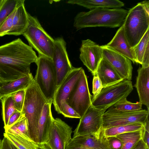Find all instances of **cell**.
Returning a JSON list of instances; mask_svg holds the SVG:
<instances>
[{
  "label": "cell",
  "instance_id": "6da1fadb",
  "mask_svg": "<svg viewBox=\"0 0 149 149\" xmlns=\"http://www.w3.org/2000/svg\"><path fill=\"white\" fill-rule=\"evenodd\" d=\"M35 52L18 38L0 46V87L30 73Z\"/></svg>",
  "mask_w": 149,
  "mask_h": 149
},
{
  "label": "cell",
  "instance_id": "7a4b0ae2",
  "mask_svg": "<svg viewBox=\"0 0 149 149\" xmlns=\"http://www.w3.org/2000/svg\"><path fill=\"white\" fill-rule=\"evenodd\" d=\"M128 12L121 8H96L80 12L74 18L73 26L77 30L89 27H119L123 24Z\"/></svg>",
  "mask_w": 149,
  "mask_h": 149
},
{
  "label": "cell",
  "instance_id": "3957f363",
  "mask_svg": "<svg viewBox=\"0 0 149 149\" xmlns=\"http://www.w3.org/2000/svg\"><path fill=\"white\" fill-rule=\"evenodd\" d=\"M49 102H50L44 96L33 79L25 89L21 113L27 119L29 136L32 141L36 143L38 122L44 105Z\"/></svg>",
  "mask_w": 149,
  "mask_h": 149
},
{
  "label": "cell",
  "instance_id": "277c9868",
  "mask_svg": "<svg viewBox=\"0 0 149 149\" xmlns=\"http://www.w3.org/2000/svg\"><path fill=\"white\" fill-rule=\"evenodd\" d=\"M123 25L127 40L133 48L149 29V13L139 3L128 10Z\"/></svg>",
  "mask_w": 149,
  "mask_h": 149
},
{
  "label": "cell",
  "instance_id": "5b68a950",
  "mask_svg": "<svg viewBox=\"0 0 149 149\" xmlns=\"http://www.w3.org/2000/svg\"><path fill=\"white\" fill-rule=\"evenodd\" d=\"M28 17V24L22 35L29 46L37 52L38 56L52 59L54 39L44 29L36 17L29 13Z\"/></svg>",
  "mask_w": 149,
  "mask_h": 149
},
{
  "label": "cell",
  "instance_id": "8992f818",
  "mask_svg": "<svg viewBox=\"0 0 149 149\" xmlns=\"http://www.w3.org/2000/svg\"><path fill=\"white\" fill-rule=\"evenodd\" d=\"M37 65L34 79L42 92L50 103L57 88L56 74L52 58L38 56L35 62Z\"/></svg>",
  "mask_w": 149,
  "mask_h": 149
},
{
  "label": "cell",
  "instance_id": "52a82bcc",
  "mask_svg": "<svg viewBox=\"0 0 149 149\" xmlns=\"http://www.w3.org/2000/svg\"><path fill=\"white\" fill-rule=\"evenodd\" d=\"M131 80L123 79L103 88L98 95L91 100L94 107L107 109L120 100L126 98L133 90Z\"/></svg>",
  "mask_w": 149,
  "mask_h": 149
},
{
  "label": "cell",
  "instance_id": "ba28073f",
  "mask_svg": "<svg viewBox=\"0 0 149 149\" xmlns=\"http://www.w3.org/2000/svg\"><path fill=\"white\" fill-rule=\"evenodd\" d=\"M109 108L102 115L103 129L136 123L144 124L149 118V108H147V110L142 109L138 111H127Z\"/></svg>",
  "mask_w": 149,
  "mask_h": 149
},
{
  "label": "cell",
  "instance_id": "9c48e42d",
  "mask_svg": "<svg viewBox=\"0 0 149 149\" xmlns=\"http://www.w3.org/2000/svg\"><path fill=\"white\" fill-rule=\"evenodd\" d=\"M92 96L87 77L83 69L79 78L65 101L81 118L91 106Z\"/></svg>",
  "mask_w": 149,
  "mask_h": 149
},
{
  "label": "cell",
  "instance_id": "30bf717a",
  "mask_svg": "<svg viewBox=\"0 0 149 149\" xmlns=\"http://www.w3.org/2000/svg\"><path fill=\"white\" fill-rule=\"evenodd\" d=\"M107 109L97 108L91 105L83 116L73 132L72 138L97 132L102 128V115Z\"/></svg>",
  "mask_w": 149,
  "mask_h": 149
},
{
  "label": "cell",
  "instance_id": "8fae6325",
  "mask_svg": "<svg viewBox=\"0 0 149 149\" xmlns=\"http://www.w3.org/2000/svg\"><path fill=\"white\" fill-rule=\"evenodd\" d=\"M52 59L56 73L57 87L73 68L68 57L66 42L63 37L54 39Z\"/></svg>",
  "mask_w": 149,
  "mask_h": 149
},
{
  "label": "cell",
  "instance_id": "7c38bea8",
  "mask_svg": "<svg viewBox=\"0 0 149 149\" xmlns=\"http://www.w3.org/2000/svg\"><path fill=\"white\" fill-rule=\"evenodd\" d=\"M72 132L71 127L59 118H54L45 144L50 149H66Z\"/></svg>",
  "mask_w": 149,
  "mask_h": 149
},
{
  "label": "cell",
  "instance_id": "4fadbf2b",
  "mask_svg": "<svg viewBox=\"0 0 149 149\" xmlns=\"http://www.w3.org/2000/svg\"><path fill=\"white\" fill-rule=\"evenodd\" d=\"M66 149H111L102 128L91 134L72 138Z\"/></svg>",
  "mask_w": 149,
  "mask_h": 149
},
{
  "label": "cell",
  "instance_id": "5bb4252c",
  "mask_svg": "<svg viewBox=\"0 0 149 149\" xmlns=\"http://www.w3.org/2000/svg\"><path fill=\"white\" fill-rule=\"evenodd\" d=\"M102 49L89 39L83 40L79 49V58L93 76L102 58Z\"/></svg>",
  "mask_w": 149,
  "mask_h": 149
},
{
  "label": "cell",
  "instance_id": "9a60e30c",
  "mask_svg": "<svg viewBox=\"0 0 149 149\" xmlns=\"http://www.w3.org/2000/svg\"><path fill=\"white\" fill-rule=\"evenodd\" d=\"M102 58L106 60L124 79L131 80L133 67L131 61L125 56L104 45Z\"/></svg>",
  "mask_w": 149,
  "mask_h": 149
},
{
  "label": "cell",
  "instance_id": "2e32d148",
  "mask_svg": "<svg viewBox=\"0 0 149 149\" xmlns=\"http://www.w3.org/2000/svg\"><path fill=\"white\" fill-rule=\"evenodd\" d=\"M83 68L73 67L61 84L57 87L52 103L55 110L58 113L61 102L65 101L80 76Z\"/></svg>",
  "mask_w": 149,
  "mask_h": 149
},
{
  "label": "cell",
  "instance_id": "e0dca14e",
  "mask_svg": "<svg viewBox=\"0 0 149 149\" xmlns=\"http://www.w3.org/2000/svg\"><path fill=\"white\" fill-rule=\"evenodd\" d=\"M104 45L127 57L134 63L136 62L133 48L131 47L127 40L123 24L111 40Z\"/></svg>",
  "mask_w": 149,
  "mask_h": 149
},
{
  "label": "cell",
  "instance_id": "ac0fdd59",
  "mask_svg": "<svg viewBox=\"0 0 149 149\" xmlns=\"http://www.w3.org/2000/svg\"><path fill=\"white\" fill-rule=\"evenodd\" d=\"M52 103L45 104L39 119L37 131L36 143L45 144L54 118L52 116L51 107Z\"/></svg>",
  "mask_w": 149,
  "mask_h": 149
},
{
  "label": "cell",
  "instance_id": "d6986e66",
  "mask_svg": "<svg viewBox=\"0 0 149 149\" xmlns=\"http://www.w3.org/2000/svg\"><path fill=\"white\" fill-rule=\"evenodd\" d=\"M94 75L99 77L103 88L115 84L124 79L111 65L103 58L100 61Z\"/></svg>",
  "mask_w": 149,
  "mask_h": 149
},
{
  "label": "cell",
  "instance_id": "ffe728a7",
  "mask_svg": "<svg viewBox=\"0 0 149 149\" xmlns=\"http://www.w3.org/2000/svg\"><path fill=\"white\" fill-rule=\"evenodd\" d=\"M24 1V0H18L13 17L12 27L8 35H22L26 29L29 22V13L26 9Z\"/></svg>",
  "mask_w": 149,
  "mask_h": 149
},
{
  "label": "cell",
  "instance_id": "44dd1931",
  "mask_svg": "<svg viewBox=\"0 0 149 149\" xmlns=\"http://www.w3.org/2000/svg\"><path fill=\"white\" fill-rule=\"evenodd\" d=\"M134 86L138 93L139 102L149 108V67H139Z\"/></svg>",
  "mask_w": 149,
  "mask_h": 149
},
{
  "label": "cell",
  "instance_id": "7402d4cb",
  "mask_svg": "<svg viewBox=\"0 0 149 149\" xmlns=\"http://www.w3.org/2000/svg\"><path fill=\"white\" fill-rule=\"evenodd\" d=\"M34 78L31 73L0 87V94L2 97L19 91L25 90L31 83Z\"/></svg>",
  "mask_w": 149,
  "mask_h": 149
},
{
  "label": "cell",
  "instance_id": "603a6c76",
  "mask_svg": "<svg viewBox=\"0 0 149 149\" xmlns=\"http://www.w3.org/2000/svg\"><path fill=\"white\" fill-rule=\"evenodd\" d=\"M67 3L76 4L89 9L96 8H120L124 6L123 2L118 0H70Z\"/></svg>",
  "mask_w": 149,
  "mask_h": 149
},
{
  "label": "cell",
  "instance_id": "cb8c5ba5",
  "mask_svg": "<svg viewBox=\"0 0 149 149\" xmlns=\"http://www.w3.org/2000/svg\"><path fill=\"white\" fill-rule=\"evenodd\" d=\"M144 128V127L139 130L125 133L116 136L122 142V149H132L134 147L143 139Z\"/></svg>",
  "mask_w": 149,
  "mask_h": 149
},
{
  "label": "cell",
  "instance_id": "d4e9b609",
  "mask_svg": "<svg viewBox=\"0 0 149 149\" xmlns=\"http://www.w3.org/2000/svg\"><path fill=\"white\" fill-rule=\"evenodd\" d=\"M5 132L17 135L33 142L29 136L27 119L21 114L19 119L9 129L5 131Z\"/></svg>",
  "mask_w": 149,
  "mask_h": 149
},
{
  "label": "cell",
  "instance_id": "484cf974",
  "mask_svg": "<svg viewBox=\"0 0 149 149\" xmlns=\"http://www.w3.org/2000/svg\"><path fill=\"white\" fill-rule=\"evenodd\" d=\"M144 124L136 123L112 127L104 129V134L107 137L116 136L122 133L140 130L144 127Z\"/></svg>",
  "mask_w": 149,
  "mask_h": 149
},
{
  "label": "cell",
  "instance_id": "4316f807",
  "mask_svg": "<svg viewBox=\"0 0 149 149\" xmlns=\"http://www.w3.org/2000/svg\"><path fill=\"white\" fill-rule=\"evenodd\" d=\"M149 29L148 30L139 43L133 47L136 63L142 64L145 54L149 51Z\"/></svg>",
  "mask_w": 149,
  "mask_h": 149
},
{
  "label": "cell",
  "instance_id": "83f0119b",
  "mask_svg": "<svg viewBox=\"0 0 149 149\" xmlns=\"http://www.w3.org/2000/svg\"><path fill=\"white\" fill-rule=\"evenodd\" d=\"M1 100L4 129L8 124L10 118L17 110L15 107L12 94L2 97Z\"/></svg>",
  "mask_w": 149,
  "mask_h": 149
},
{
  "label": "cell",
  "instance_id": "f1b7e54d",
  "mask_svg": "<svg viewBox=\"0 0 149 149\" xmlns=\"http://www.w3.org/2000/svg\"><path fill=\"white\" fill-rule=\"evenodd\" d=\"M3 136L6 137L19 149H36L37 144L19 136L6 132L4 133Z\"/></svg>",
  "mask_w": 149,
  "mask_h": 149
},
{
  "label": "cell",
  "instance_id": "f546056e",
  "mask_svg": "<svg viewBox=\"0 0 149 149\" xmlns=\"http://www.w3.org/2000/svg\"><path fill=\"white\" fill-rule=\"evenodd\" d=\"M142 105L139 102L132 103L127 101L126 98H125L120 100L110 107L120 111H136L142 109Z\"/></svg>",
  "mask_w": 149,
  "mask_h": 149
},
{
  "label": "cell",
  "instance_id": "4dcf8cb0",
  "mask_svg": "<svg viewBox=\"0 0 149 149\" xmlns=\"http://www.w3.org/2000/svg\"><path fill=\"white\" fill-rule=\"evenodd\" d=\"M18 0H4L0 8V27L16 8Z\"/></svg>",
  "mask_w": 149,
  "mask_h": 149
},
{
  "label": "cell",
  "instance_id": "1f68e13d",
  "mask_svg": "<svg viewBox=\"0 0 149 149\" xmlns=\"http://www.w3.org/2000/svg\"><path fill=\"white\" fill-rule=\"evenodd\" d=\"M58 113L62 114L64 117L72 118H80L79 115L65 102L61 103Z\"/></svg>",
  "mask_w": 149,
  "mask_h": 149
},
{
  "label": "cell",
  "instance_id": "d6a6232c",
  "mask_svg": "<svg viewBox=\"0 0 149 149\" xmlns=\"http://www.w3.org/2000/svg\"><path fill=\"white\" fill-rule=\"evenodd\" d=\"M16 6L0 27V37L8 35L11 30L13 26V19L16 11Z\"/></svg>",
  "mask_w": 149,
  "mask_h": 149
},
{
  "label": "cell",
  "instance_id": "836d02e7",
  "mask_svg": "<svg viewBox=\"0 0 149 149\" xmlns=\"http://www.w3.org/2000/svg\"><path fill=\"white\" fill-rule=\"evenodd\" d=\"M25 90H22L12 94L13 103L17 111L21 112L24 102Z\"/></svg>",
  "mask_w": 149,
  "mask_h": 149
},
{
  "label": "cell",
  "instance_id": "e575fe53",
  "mask_svg": "<svg viewBox=\"0 0 149 149\" xmlns=\"http://www.w3.org/2000/svg\"><path fill=\"white\" fill-rule=\"evenodd\" d=\"M103 88L101 82L99 77L96 75H94L93 81V95L92 96L91 100L98 95Z\"/></svg>",
  "mask_w": 149,
  "mask_h": 149
},
{
  "label": "cell",
  "instance_id": "d590c367",
  "mask_svg": "<svg viewBox=\"0 0 149 149\" xmlns=\"http://www.w3.org/2000/svg\"><path fill=\"white\" fill-rule=\"evenodd\" d=\"M107 137L111 149H122L123 147L122 142L116 136Z\"/></svg>",
  "mask_w": 149,
  "mask_h": 149
},
{
  "label": "cell",
  "instance_id": "8d00e7d4",
  "mask_svg": "<svg viewBox=\"0 0 149 149\" xmlns=\"http://www.w3.org/2000/svg\"><path fill=\"white\" fill-rule=\"evenodd\" d=\"M21 112L16 111L10 118L8 124L4 128L5 131L7 130L15 123L20 118Z\"/></svg>",
  "mask_w": 149,
  "mask_h": 149
},
{
  "label": "cell",
  "instance_id": "74e56055",
  "mask_svg": "<svg viewBox=\"0 0 149 149\" xmlns=\"http://www.w3.org/2000/svg\"><path fill=\"white\" fill-rule=\"evenodd\" d=\"M143 139L149 148V123L148 118L147 119L144 124Z\"/></svg>",
  "mask_w": 149,
  "mask_h": 149
},
{
  "label": "cell",
  "instance_id": "f35d334b",
  "mask_svg": "<svg viewBox=\"0 0 149 149\" xmlns=\"http://www.w3.org/2000/svg\"><path fill=\"white\" fill-rule=\"evenodd\" d=\"M0 149H12L10 141L5 136L0 144Z\"/></svg>",
  "mask_w": 149,
  "mask_h": 149
},
{
  "label": "cell",
  "instance_id": "ab89813d",
  "mask_svg": "<svg viewBox=\"0 0 149 149\" xmlns=\"http://www.w3.org/2000/svg\"><path fill=\"white\" fill-rule=\"evenodd\" d=\"M148 148L143 139H141L136 145L132 149H147Z\"/></svg>",
  "mask_w": 149,
  "mask_h": 149
},
{
  "label": "cell",
  "instance_id": "60d3db41",
  "mask_svg": "<svg viewBox=\"0 0 149 149\" xmlns=\"http://www.w3.org/2000/svg\"><path fill=\"white\" fill-rule=\"evenodd\" d=\"M140 3L147 12L149 13V1H144L140 2Z\"/></svg>",
  "mask_w": 149,
  "mask_h": 149
},
{
  "label": "cell",
  "instance_id": "b9f144b4",
  "mask_svg": "<svg viewBox=\"0 0 149 149\" xmlns=\"http://www.w3.org/2000/svg\"><path fill=\"white\" fill-rule=\"evenodd\" d=\"M36 149H50L45 144H37Z\"/></svg>",
  "mask_w": 149,
  "mask_h": 149
},
{
  "label": "cell",
  "instance_id": "7bdbcfd3",
  "mask_svg": "<svg viewBox=\"0 0 149 149\" xmlns=\"http://www.w3.org/2000/svg\"><path fill=\"white\" fill-rule=\"evenodd\" d=\"M10 143L12 149H19L14 144L10 141Z\"/></svg>",
  "mask_w": 149,
  "mask_h": 149
},
{
  "label": "cell",
  "instance_id": "ee69618b",
  "mask_svg": "<svg viewBox=\"0 0 149 149\" xmlns=\"http://www.w3.org/2000/svg\"><path fill=\"white\" fill-rule=\"evenodd\" d=\"M4 0H0V8L3 3Z\"/></svg>",
  "mask_w": 149,
  "mask_h": 149
},
{
  "label": "cell",
  "instance_id": "f6af8a7d",
  "mask_svg": "<svg viewBox=\"0 0 149 149\" xmlns=\"http://www.w3.org/2000/svg\"><path fill=\"white\" fill-rule=\"evenodd\" d=\"M1 98H2V97H1V95L0 94V101H1Z\"/></svg>",
  "mask_w": 149,
  "mask_h": 149
},
{
  "label": "cell",
  "instance_id": "bcb514c9",
  "mask_svg": "<svg viewBox=\"0 0 149 149\" xmlns=\"http://www.w3.org/2000/svg\"><path fill=\"white\" fill-rule=\"evenodd\" d=\"M1 139H0V144L1 142Z\"/></svg>",
  "mask_w": 149,
  "mask_h": 149
},
{
  "label": "cell",
  "instance_id": "7dc6e473",
  "mask_svg": "<svg viewBox=\"0 0 149 149\" xmlns=\"http://www.w3.org/2000/svg\"><path fill=\"white\" fill-rule=\"evenodd\" d=\"M147 149H149V148H147Z\"/></svg>",
  "mask_w": 149,
  "mask_h": 149
}]
</instances>
